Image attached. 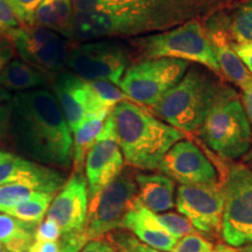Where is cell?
I'll return each instance as SVG.
<instances>
[{"label": "cell", "instance_id": "cell-27", "mask_svg": "<svg viewBox=\"0 0 252 252\" xmlns=\"http://www.w3.org/2000/svg\"><path fill=\"white\" fill-rule=\"evenodd\" d=\"M229 32L236 42L252 41V2L235 12L229 24Z\"/></svg>", "mask_w": 252, "mask_h": 252}, {"label": "cell", "instance_id": "cell-16", "mask_svg": "<svg viewBox=\"0 0 252 252\" xmlns=\"http://www.w3.org/2000/svg\"><path fill=\"white\" fill-rule=\"evenodd\" d=\"M87 178L75 171L53 198L47 217L55 220L63 232L82 231L86 228L89 207Z\"/></svg>", "mask_w": 252, "mask_h": 252}, {"label": "cell", "instance_id": "cell-28", "mask_svg": "<svg viewBox=\"0 0 252 252\" xmlns=\"http://www.w3.org/2000/svg\"><path fill=\"white\" fill-rule=\"evenodd\" d=\"M89 84L100 104L109 111H112V109L123 100L128 99L117 86L109 81H93L89 82Z\"/></svg>", "mask_w": 252, "mask_h": 252}, {"label": "cell", "instance_id": "cell-14", "mask_svg": "<svg viewBox=\"0 0 252 252\" xmlns=\"http://www.w3.org/2000/svg\"><path fill=\"white\" fill-rule=\"evenodd\" d=\"M54 91L71 133L90 116H109L111 113L100 104L89 82L72 72L61 71L56 75Z\"/></svg>", "mask_w": 252, "mask_h": 252}, {"label": "cell", "instance_id": "cell-41", "mask_svg": "<svg viewBox=\"0 0 252 252\" xmlns=\"http://www.w3.org/2000/svg\"><path fill=\"white\" fill-rule=\"evenodd\" d=\"M28 252H60L59 242H34Z\"/></svg>", "mask_w": 252, "mask_h": 252}, {"label": "cell", "instance_id": "cell-40", "mask_svg": "<svg viewBox=\"0 0 252 252\" xmlns=\"http://www.w3.org/2000/svg\"><path fill=\"white\" fill-rule=\"evenodd\" d=\"M74 13H88L94 11L98 0H70Z\"/></svg>", "mask_w": 252, "mask_h": 252}, {"label": "cell", "instance_id": "cell-17", "mask_svg": "<svg viewBox=\"0 0 252 252\" xmlns=\"http://www.w3.org/2000/svg\"><path fill=\"white\" fill-rule=\"evenodd\" d=\"M8 184L31 185L40 193L54 195L63 187L64 178L54 169L0 151V186Z\"/></svg>", "mask_w": 252, "mask_h": 252}, {"label": "cell", "instance_id": "cell-26", "mask_svg": "<svg viewBox=\"0 0 252 252\" xmlns=\"http://www.w3.org/2000/svg\"><path fill=\"white\" fill-rule=\"evenodd\" d=\"M37 225L39 224L24 222L8 214L1 213L0 214V243L6 245L21 236L35 235Z\"/></svg>", "mask_w": 252, "mask_h": 252}, {"label": "cell", "instance_id": "cell-9", "mask_svg": "<svg viewBox=\"0 0 252 252\" xmlns=\"http://www.w3.org/2000/svg\"><path fill=\"white\" fill-rule=\"evenodd\" d=\"M189 63L176 59H149L130 65L122 78L121 88L127 98L153 106L182 80Z\"/></svg>", "mask_w": 252, "mask_h": 252}, {"label": "cell", "instance_id": "cell-30", "mask_svg": "<svg viewBox=\"0 0 252 252\" xmlns=\"http://www.w3.org/2000/svg\"><path fill=\"white\" fill-rule=\"evenodd\" d=\"M7 1L20 24H23L24 26L34 25L35 12L42 0H7Z\"/></svg>", "mask_w": 252, "mask_h": 252}, {"label": "cell", "instance_id": "cell-21", "mask_svg": "<svg viewBox=\"0 0 252 252\" xmlns=\"http://www.w3.org/2000/svg\"><path fill=\"white\" fill-rule=\"evenodd\" d=\"M74 9L70 0H42L35 12L34 25L72 40Z\"/></svg>", "mask_w": 252, "mask_h": 252}, {"label": "cell", "instance_id": "cell-7", "mask_svg": "<svg viewBox=\"0 0 252 252\" xmlns=\"http://www.w3.org/2000/svg\"><path fill=\"white\" fill-rule=\"evenodd\" d=\"M223 207L220 234L229 247H252V169L230 166L222 187Z\"/></svg>", "mask_w": 252, "mask_h": 252}, {"label": "cell", "instance_id": "cell-19", "mask_svg": "<svg viewBox=\"0 0 252 252\" xmlns=\"http://www.w3.org/2000/svg\"><path fill=\"white\" fill-rule=\"evenodd\" d=\"M138 200L154 214L165 213L174 207L175 182L163 174H135Z\"/></svg>", "mask_w": 252, "mask_h": 252}, {"label": "cell", "instance_id": "cell-18", "mask_svg": "<svg viewBox=\"0 0 252 252\" xmlns=\"http://www.w3.org/2000/svg\"><path fill=\"white\" fill-rule=\"evenodd\" d=\"M121 228L131 231L145 245L158 251L172 252L179 241L160 223L157 214L144 207L138 197L125 215Z\"/></svg>", "mask_w": 252, "mask_h": 252}, {"label": "cell", "instance_id": "cell-22", "mask_svg": "<svg viewBox=\"0 0 252 252\" xmlns=\"http://www.w3.org/2000/svg\"><path fill=\"white\" fill-rule=\"evenodd\" d=\"M45 72L28 64L23 60H12L0 70V87L23 93L46 84Z\"/></svg>", "mask_w": 252, "mask_h": 252}, {"label": "cell", "instance_id": "cell-36", "mask_svg": "<svg viewBox=\"0 0 252 252\" xmlns=\"http://www.w3.org/2000/svg\"><path fill=\"white\" fill-rule=\"evenodd\" d=\"M20 27V21L9 6L7 0H0V33H7L8 31Z\"/></svg>", "mask_w": 252, "mask_h": 252}, {"label": "cell", "instance_id": "cell-3", "mask_svg": "<svg viewBox=\"0 0 252 252\" xmlns=\"http://www.w3.org/2000/svg\"><path fill=\"white\" fill-rule=\"evenodd\" d=\"M113 126L126 162L135 168L154 171L165 154L184 133L130 100H123L111 113Z\"/></svg>", "mask_w": 252, "mask_h": 252}, {"label": "cell", "instance_id": "cell-38", "mask_svg": "<svg viewBox=\"0 0 252 252\" xmlns=\"http://www.w3.org/2000/svg\"><path fill=\"white\" fill-rule=\"evenodd\" d=\"M232 48L248 70L252 74V41L232 43Z\"/></svg>", "mask_w": 252, "mask_h": 252}, {"label": "cell", "instance_id": "cell-37", "mask_svg": "<svg viewBox=\"0 0 252 252\" xmlns=\"http://www.w3.org/2000/svg\"><path fill=\"white\" fill-rule=\"evenodd\" d=\"M81 252H116V249L108 235L90 241Z\"/></svg>", "mask_w": 252, "mask_h": 252}, {"label": "cell", "instance_id": "cell-1", "mask_svg": "<svg viewBox=\"0 0 252 252\" xmlns=\"http://www.w3.org/2000/svg\"><path fill=\"white\" fill-rule=\"evenodd\" d=\"M8 135L27 157L46 165L69 167L72 135L55 94L33 89L14 94L11 103Z\"/></svg>", "mask_w": 252, "mask_h": 252}, {"label": "cell", "instance_id": "cell-10", "mask_svg": "<svg viewBox=\"0 0 252 252\" xmlns=\"http://www.w3.org/2000/svg\"><path fill=\"white\" fill-rule=\"evenodd\" d=\"M138 196L135 174L128 169L90 198L86 222V234L89 241L103 237L121 228L126 214Z\"/></svg>", "mask_w": 252, "mask_h": 252}, {"label": "cell", "instance_id": "cell-45", "mask_svg": "<svg viewBox=\"0 0 252 252\" xmlns=\"http://www.w3.org/2000/svg\"><path fill=\"white\" fill-rule=\"evenodd\" d=\"M140 249H141V251H143V252H160V251L156 250V249H152V248L147 247V245H145L143 243L140 244Z\"/></svg>", "mask_w": 252, "mask_h": 252}, {"label": "cell", "instance_id": "cell-12", "mask_svg": "<svg viewBox=\"0 0 252 252\" xmlns=\"http://www.w3.org/2000/svg\"><path fill=\"white\" fill-rule=\"evenodd\" d=\"M176 209L200 234H219L222 225L223 197L219 185H181L175 200Z\"/></svg>", "mask_w": 252, "mask_h": 252}, {"label": "cell", "instance_id": "cell-32", "mask_svg": "<svg viewBox=\"0 0 252 252\" xmlns=\"http://www.w3.org/2000/svg\"><path fill=\"white\" fill-rule=\"evenodd\" d=\"M60 252H81L89 243L86 230L76 232H63L59 239Z\"/></svg>", "mask_w": 252, "mask_h": 252}, {"label": "cell", "instance_id": "cell-46", "mask_svg": "<svg viewBox=\"0 0 252 252\" xmlns=\"http://www.w3.org/2000/svg\"><path fill=\"white\" fill-rule=\"evenodd\" d=\"M0 252H8L6 249L4 248V245H2L1 243H0Z\"/></svg>", "mask_w": 252, "mask_h": 252}, {"label": "cell", "instance_id": "cell-24", "mask_svg": "<svg viewBox=\"0 0 252 252\" xmlns=\"http://www.w3.org/2000/svg\"><path fill=\"white\" fill-rule=\"evenodd\" d=\"M53 194L47 193H37L31 197L30 200L25 201L19 206L12 208L5 214L15 217V219L24 220L28 223H35L40 224L42 222L43 217L47 215L48 209L52 204Z\"/></svg>", "mask_w": 252, "mask_h": 252}, {"label": "cell", "instance_id": "cell-4", "mask_svg": "<svg viewBox=\"0 0 252 252\" xmlns=\"http://www.w3.org/2000/svg\"><path fill=\"white\" fill-rule=\"evenodd\" d=\"M234 94V90L220 84L206 68L193 67L152 109L176 130L194 132L200 130L220 100Z\"/></svg>", "mask_w": 252, "mask_h": 252}, {"label": "cell", "instance_id": "cell-42", "mask_svg": "<svg viewBox=\"0 0 252 252\" xmlns=\"http://www.w3.org/2000/svg\"><path fill=\"white\" fill-rule=\"evenodd\" d=\"M243 106L249 123H250V125H252V84L243 90Z\"/></svg>", "mask_w": 252, "mask_h": 252}, {"label": "cell", "instance_id": "cell-34", "mask_svg": "<svg viewBox=\"0 0 252 252\" xmlns=\"http://www.w3.org/2000/svg\"><path fill=\"white\" fill-rule=\"evenodd\" d=\"M62 231L55 220L46 217L45 220L37 225L34 239L35 242H56L61 237Z\"/></svg>", "mask_w": 252, "mask_h": 252}, {"label": "cell", "instance_id": "cell-33", "mask_svg": "<svg viewBox=\"0 0 252 252\" xmlns=\"http://www.w3.org/2000/svg\"><path fill=\"white\" fill-rule=\"evenodd\" d=\"M109 237L115 245L116 252H143L139 239L127 231H117L109 234Z\"/></svg>", "mask_w": 252, "mask_h": 252}, {"label": "cell", "instance_id": "cell-11", "mask_svg": "<svg viewBox=\"0 0 252 252\" xmlns=\"http://www.w3.org/2000/svg\"><path fill=\"white\" fill-rule=\"evenodd\" d=\"M6 35L25 62L45 74H59L65 65L71 46L56 32L32 25L8 31Z\"/></svg>", "mask_w": 252, "mask_h": 252}, {"label": "cell", "instance_id": "cell-43", "mask_svg": "<svg viewBox=\"0 0 252 252\" xmlns=\"http://www.w3.org/2000/svg\"><path fill=\"white\" fill-rule=\"evenodd\" d=\"M214 252H242L239 250H236L235 248L229 247V245H224V244H220L214 249Z\"/></svg>", "mask_w": 252, "mask_h": 252}, {"label": "cell", "instance_id": "cell-20", "mask_svg": "<svg viewBox=\"0 0 252 252\" xmlns=\"http://www.w3.org/2000/svg\"><path fill=\"white\" fill-rule=\"evenodd\" d=\"M208 35L214 46L220 71H223V74L242 90L250 87L252 84V74L235 53L232 43L228 40V34H225L220 27L213 26Z\"/></svg>", "mask_w": 252, "mask_h": 252}, {"label": "cell", "instance_id": "cell-13", "mask_svg": "<svg viewBox=\"0 0 252 252\" xmlns=\"http://www.w3.org/2000/svg\"><path fill=\"white\" fill-rule=\"evenodd\" d=\"M84 167L90 198L111 184L123 172L124 156L110 115L106 118L102 134L87 154Z\"/></svg>", "mask_w": 252, "mask_h": 252}, {"label": "cell", "instance_id": "cell-44", "mask_svg": "<svg viewBox=\"0 0 252 252\" xmlns=\"http://www.w3.org/2000/svg\"><path fill=\"white\" fill-rule=\"evenodd\" d=\"M244 162L247 163V165L252 169V146H251L250 151H249V152H248L247 154H245V157H244Z\"/></svg>", "mask_w": 252, "mask_h": 252}, {"label": "cell", "instance_id": "cell-31", "mask_svg": "<svg viewBox=\"0 0 252 252\" xmlns=\"http://www.w3.org/2000/svg\"><path fill=\"white\" fill-rule=\"evenodd\" d=\"M172 252H214V247L202 236L194 234L179 239Z\"/></svg>", "mask_w": 252, "mask_h": 252}, {"label": "cell", "instance_id": "cell-39", "mask_svg": "<svg viewBox=\"0 0 252 252\" xmlns=\"http://www.w3.org/2000/svg\"><path fill=\"white\" fill-rule=\"evenodd\" d=\"M14 47L5 33H0V70L13 58Z\"/></svg>", "mask_w": 252, "mask_h": 252}, {"label": "cell", "instance_id": "cell-23", "mask_svg": "<svg viewBox=\"0 0 252 252\" xmlns=\"http://www.w3.org/2000/svg\"><path fill=\"white\" fill-rule=\"evenodd\" d=\"M109 116H90L78 126L72 138V162L75 171L83 169L87 154L96 143L104 130L105 121Z\"/></svg>", "mask_w": 252, "mask_h": 252}, {"label": "cell", "instance_id": "cell-35", "mask_svg": "<svg viewBox=\"0 0 252 252\" xmlns=\"http://www.w3.org/2000/svg\"><path fill=\"white\" fill-rule=\"evenodd\" d=\"M13 94H11L5 88L0 87V139L8 137L9 113Z\"/></svg>", "mask_w": 252, "mask_h": 252}, {"label": "cell", "instance_id": "cell-5", "mask_svg": "<svg viewBox=\"0 0 252 252\" xmlns=\"http://www.w3.org/2000/svg\"><path fill=\"white\" fill-rule=\"evenodd\" d=\"M131 43L145 60L168 58L193 61L214 72L220 71L209 35L196 20L186 21L162 33L138 37Z\"/></svg>", "mask_w": 252, "mask_h": 252}, {"label": "cell", "instance_id": "cell-15", "mask_svg": "<svg viewBox=\"0 0 252 252\" xmlns=\"http://www.w3.org/2000/svg\"><path fill=\"white\" fill-rule=\"evenodd\" d=\"M160 172L185 186L216 185L217 171L213 162L194 143L180 140L165 154Z\"/></svg>", "mask_w": 252, "mask_h": 252}, {"label": "cell", "instance_id": "cell-6", "mask_svg": "<svg viewBox=\"0 0 252 252\" xmlns=\"http://www.w3.org/2000/svg\"><path fill=\"white\" fill-rule=\"evenodd\" d=\"M204 143L224 159L245 157L252 146L251 125L237 94L222 99L200 128Z\"/></svg>", "mask_w": 252, "mask_h": 252}, {"label": "cell", "instance_id": "cell-25", "mask_svg": "<svg viewBox=\"0 0 252 252\" xmlns=\"http://www.w3.org/2000/svg\"><path fill=\"white\" fill-rule=\"evenodd\" d=\"M40 193L35 187L26 184H8L0 186V213H6L12 208L30 200Z\"/></svg>", "mask_w": 252, "mask_h": 252}, {"label": "cell", "instance_id": "cell-8", "mask_svg": "<svg viewBox=\"0 0 252 252\" xmlns=\"http://www.w3.org/2000/svg\"><path fill=\"white\" fill-rule=\"evenodd\" d=\"M131 61V50L118 40H100L71 46L65 65L87 82L109 81L119 87Z\"/></svg>", "mask_w": 252, "mask_h": 252}, {"label": "cell", "instance_id": "cell-2", "mask_svg": "<svg viewBox=\"0 0 252 252\" xmlns=\"http://www.w3.org/2000/svg\"><path fill=\"white\" fill-rule=\"evenodd\" d=\"M191 0H98L94 11L74 13L72 39L90 41L163 31L194 14Z\"/></svg>", "mask_w": 252, "mask_h": 252}, {"label": "cell", "instance_id": "cell-29", "mask_svg": "<svg viewBox=\"0 0 252 252\" xmlns=\"http://www.w3.org/2000/svg\"><path fill=\"white\" fill-rule=\"evenodd\" d=\"M158 220L160 223L168 230L169 234L174 236L175 238L181 239L187 235L200 234L193 224L189 222L187 217H185L181 214L176 213H165V214H157Z\"/></svg>", "mask_w": 252, "mask_h": 252}]
</instances>
